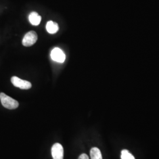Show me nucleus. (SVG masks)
Listing matches in <instances>:
<instances>
[{
    "instance_id": "8",
    "label": "nucleus",
    "mask_w": 159,
    "mask_h": 159,
    "mask_svg": "<svg viewBox=\"0 0 159 159\" xmlns=\"http://www.w3.org/2000/svg\"><path fill=\"white\" fill-rule=\"evenodd\" d=\"M91 159H102L100 150L97 148H92L90 150Z\"/></svg>"
},
{
    "instance_id": "4",
    "label": "nucleus",
    "mask_w": 159,
    "mask_h": 159,
    "mask_svg": "<svg viewBox=\"0 0 159 159\" xmlns=\"http://www.w3.org/2000/svg\"><path fill=\"white\" fill-rule=\"evenodd\" d=\"M51 154L53 159H63L64 149L63 146L59 144H54L51 148Z\"/></svg>"
},
{
    "instance_id": "6",
    "label": "nucleus",
    "mask_w": 159,
    "mask_h": 159,
    "mask_svg": "<svg viewBox=\"0 0 159 159\" xmlns=\"http://www.w3.org/2000/svg\"><path fill=\"white\" fill-rule=\"evenodd\" d=\"M47 31L50 34H55L59 30V26L58 24L52 21H50L47 23L46 25Z\"/></svg>"
},
{
    "instance_id": "5",
    "label": "nucleus",
    "mask_w": 159,
    "mask_h": 159,
    "mask_svg": "<svg viewBox=\"0 0 159 159\" xmlns=\"http://www.w3.org/2000/svg\"><path fill=\"white\" fill-rule=\"evenodd\" d=\"M51 57L54 61L60 63H64L66 59V56L64 52L59 48H55L52 50Z\"/></svg>"
},
{
    "instance_id": "2",
    "label": "nucleus",
    "mask_w": 159,
    "mask_h": 159,
    "mask_svg": "<svg viewBox=\"0 0 159 159\" xmlns=\"http://www.w3.org/2000/svg\"><path fill=\"white\" fill-rule=\"evenodd\" d=\"M37 34L34 31H30L25 35L23 40V45L25 47L32 46L37 42Z\"/></svg>"
},
{
    "instance_id": "9",
    "label": "nucleus",
    "mask_w": 159,
    "mask_h": 159,
    "mask_svg": "<svg viewBox=\"0 0 159 159\" xmlns=\"http://www.w3.org/2000/svg\"><path fill=\"white\" fill-rule=\"evenodd\" d=\"M121 159H135L127 150H123L121 152Z\"/></svg>"
},
{
    "instance_id": "10",
    "label": "nucleus",
    "mask_w": 159,
    "mask_h": 159,
    "mask_svg": "<svg viewBox=\"0 0 159 159\" xmlns=\"http://www.w3.org/2000/svg\"><path fill=\"white\" fill-rule=\"evenodd\" d=\"M79 159H89V158L86 154H82L80 156Z\"/></svg>"
},
{
    "instance_id": "3",
    "label": "nucleus",
    "mask_w": 159,
    "mask_h": 159,
    "mask_svg": "<svg viewBox=\"0 0 159 159\" xmlns=\"http://www.w3.org/2000/svg\"><path fill=\"white\" fill-rule=\"evenodd\" d=\"M11 81L12 84L15 87L23 90H28L31 89L32 87L31 83L30 82L21 79L16 76H13L11 77Z\"/></svg>"
},
{
    "instance_id": "7",
    "label": "nucleus",
    "mask_w": 159,
    "mask_h": 159,
    "mask_svg": "<svg viewBox=\"0 0 159 159\" xmlns=\"http://www.w3.org/2000/svg\"><path fill=\"white\" fill-rule=\"evenodd\" d=\"M29 20L32 25H38L41 21V17L36 12H32L29 16Z\"/></svg>"
},
{
    "instance_id": "1",
    "label": "nucleus",
    "mask_w": 159,
    "mask_h": 159,
    "mask_svg": "<svg viewBox=\"0 0 159 159\" xmlns=\"http://www.w3.org/2000/svg\"><path fill=\"white\" fill-rule=\"evenodd\" d=\"M0 100L2 105L5 108H8L10 110L16 109L19 106V103L17 100L6 95V94L3 93H0Z\"/></svg>"
}]
</instances>
